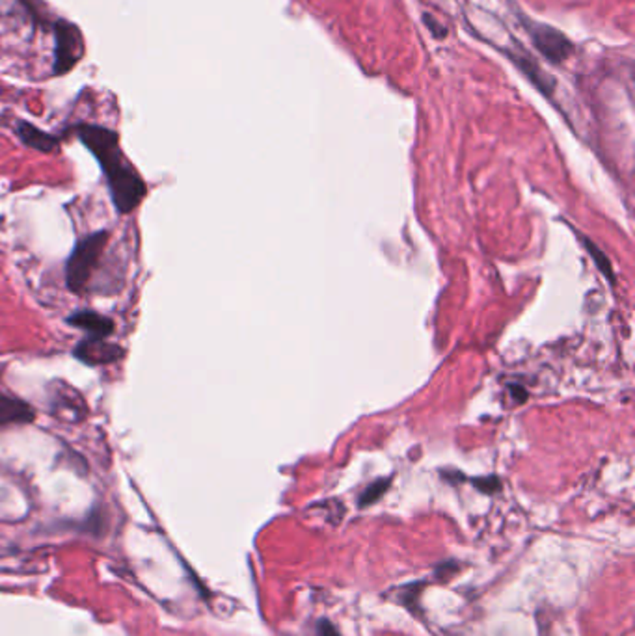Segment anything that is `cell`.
I'll use <instances>...</instances> for the list:
<instances>
[{
  "label": "cell",
  "mask_w": 635,
  "mask_h": 636,
  "mask_svg": "<svg viewBox=\"0 0 635 636\" xmlns=\"http://www.w3.org/2000/svg\"><path fill=\"white\" fill-rule=\"evenodd\" d=\"M66 323L77 330L86 332V337H97V339H108L115 330V324L110 316H105L92 309L71 313L66 318Z\"/></svg>",
  "instance_id": "8992f818"
},
{
  "label": "cell",
  "mask_w": 635,
  "mask_h": 636,
  "mask_svg": "<svg viewBox=\"0 0 635 636\" xmlns=\"http://www.w3.org/2000/svg\"><path fill=\"white\" fill-rule=\"evenodd\" d=\"M474 484L484 491V494H494V491L500 489V480L496 477H490V478H477L474 480Z\"/></svg>",
  "instance_id": "7c38bea8"
},
{
  "label": "cell",
  "mask_w": 635,
  "mask_h": 636,
  "mask_svg": "<svg viewBox=\"0 0 635 636\" xmlns=\"http://www.w3.org/2000/svg\"><path fill=\"white\" fill-rule=\"evenodd\" d=\"M75 134L97 160L106 179L108 194L118 214H131L148 195V185L140 171L125 157L120 134L94 123L75 125Z\"/></svg>",
  "instance_id": "6da1fadb"
},
{
  "label": "cell",
  "mask_w": 635,
  "mask_h": 636,
  "mask_svg": "<svg viewBox=\"0 0 635 636\" xmlns=\"http://www.w3.org/2000/svg\"><path fill=\"white\" fill-rule=\"evenodd\" d=\"M73 356L84 365L101 367L120 361L125 356V350L120 344L110 342L108 339L84 337L80 342H77Z\"/></svg>",
  "instance_id": "277c9868"
},
{
  "label": "cell",
  "mask_w": 635,
  "mask_h": 636,
  "mask_svg": "<svg viewBox=\"0 0 635 636\" xmlns=\"http://www.w3.org/2000/svg\"><path fill=\"white\" fill-rule=\"evenodd\" d=\"M587 244V250L594 255V261L598 263V267H600V270L605 274V276H608V277H612V267H610V263H608V257H605L602 251H598L596 248H594V244L593 242H585Z\"/></svg>",
  "instance_id": "8fae6325"
},
{
  "label": "cell",
  "mask_w": 635,
  "mask_h": 636,
  "mask_svg": "<svg viewBox=\"0 0 635 636\" xmlns=\"http://www.w3.org/2000/svg\"><path fill=\"white\" fill-rule=\"evenodd\" d=\"M15 134L19 136V140L24 143L26 148L36 150L45 155L54 153V151H58V148H60V138L41 131L40 127L32 125L31 122L17 120L15 122Z\"/></svg>",
  "instance_id": "52a82bcc"
},
{
  "label": "cell",
  "mask_w": 635,
  "mask_h": 636,
  "mask_svg": "<svg viewBox=\"0 0 635 636\" xmlns=\"http://www.w3.org/2000/svg\"><path fill=\"white\" fill-rule=\"evenodd\" d=\"M34 421L36 410L31 404L0 391V428L14 424H32Z\"/></svg>",
  "instance_id": "ba28073f"
},
{
  "label": "cell",
  "mask_w": 635,
  "mask_h": 636,
  "mask_svg": "<svg viewBox=\"0 0 635 636\" xmlns=\"http://www.w3.org/2000/svg\"><path fill=\"white\" fill-rule=\"evenodd\" d=\"M423 21L427 23V28H428V31L432 32V34H435L437 38H442V36H446V31H444V26L435 19V17H430V15H425L423 17Z\"/></svg>",
  "instance_id": "4fadbf2b"
},
{
  "label": "cell",
  "mask_w": 635,
  "mask_h": 636,
  "mask_svg": "<svg viewBox=\"0 0 635 636\" xmlns=\"http://www.w3.org/2000/svg\"><path fill=\"white\" fill-rule=\"evenodd\" d=\"M390 486V480H377V482H373L371 486H367V489L364 491V494L360 495V506H369L373 503H377L384 494H386V489Z\"/></svg>",
  "instance_id": "30bf717a"
},
{
  "label": "cell",
  "mask_w": 635,
  "mask_h": 636,
  "mask_svg": "<svg viewBox=\"0 0 635 636\" xmlns=\"http://www.w3.org/2000/svg\"><path fill=\"white\" fill-rule=\"evenodd\" d=\"M512 60H514V64L520 66V69H522L531 78V82L537 86L538 90H542L544 94H552L554 84L548 78H544L540 69L531 60H522V56H518V54H512Z\"/></svg>",
  "instance_id": "9c48e42d"
},
{
  "label": "cell",
  "mask_w": 635,
  "mask_h": 636,
  "mask_svg": "<svg viewBox=\"0 0 635 636\" xmlns=\"http://www.w3.org/2000/svg\"><path fill=\"white\" fill-rule=\"evenodd\" d=\"M529 34L535 41V47L548 58V60L563 62L572 52V43L568 41V38L552 26L533 24V28L529 26Z\"/></svg>",
  "instance_id": "5b68a950"
},
{
  "label": "cell",
  "mask_w": 635,
  "mask_h": 636,
  "mask_svg": "<svg viewBox=\"0 0 635 636\" xmlns=\"http://www.w3.org/2000/svg\"><path fill=\"white\" fill-rule=\"evenodd\" d=\"M317 634L319 636H341L339 631L328 620H321L319 623H317Z\"/></svg>",
  "instance_id": "5bb4252c"
},
{
  "label": "cell",
  "mask_w": 635,
  "mask_h": 636,
  "mask_svg": "<svg viewBox=\"0 0 635 636\" xmlns=\"http://www.w3.org/2000/svg\"><path fill=\"white\" fill-rule=\"evenodd\" d=\"M110 233L106 229H99L96 233L82 237L66 261V285L71 293H82L88 285L99 259L106 250Z\"/></svg>",
  "instance_id": "7a4b0ae2"
},
{
  "label": "cell",
  "mask_w": 635,
  "mask_h": 636,
  "mask_svg": "<svg viewBox=\"0 0 635 636\" xmlns=\"http://www.w3.org/2000/svg\"><path fill=\"white\" fill-rule=\"evenodd\" d=\"M54 32V75L69 73L84 56L86 45L80 28L69 21H56L52 26Z\"/></svg>",
  "instance_id": "3957f363"
}]
</instances>
